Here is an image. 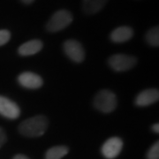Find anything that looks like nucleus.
I'll use <instances>...</instances> for the list:
<instances>
[{
  "instance_id": "obj_1",
  "label": "nucleus",
  "mask_w": 159,
  "mask_h": 159,
  "mask_svg": "<svg viewBox=\"0 0 159 159\" xmlns=\"http://www.w3.org/2000/svg\"><path fill=\"white\" fill-rule=\"evenodd\" d=\"M49 126V120L45 116L37 115L25 119L19 125L20 134L26 137H39L44 134Z\"/></svg>"
},
{
  "instance_id": "obj_2",
  "label": "nucleus",
  "mask_w": 159,
  "mask_h": 159,
  "mask_svg": "<svg viewBox=\"0 0 159 159\" xmlns=\"http://www.w3.org/2000/svg\"><path fill=\"white\" fill-rule=\"evenodd\" d=\"M93 104L95 108L102 113L112 112L117 107V97L111 91L103 89L99 91L94 98Z\"/></svg>"
},
{
  "instance_id": "obj_3",
  "label": "nucleus",
  "mask_w": 159,
  "mask_h": 159,
  "mask_svg": "<svg viewBox=\"0 0 159 159\" xmlns=\"http://www.w3.org/2000/svg\"><path fill=\"white\" fill-rule=\"evenodd\" d=\"M73 21V15L67 10L56 11L46 24L47 31L55 33L67 28Z\"/></svg>"
},
{
  "instance_id": "obj_4",
  "label": "nucleus",
  "mask_w": 159,
  "mask_h": 159,
  "mask_svg": "<svg viewBox=\"0 0 159 159\" xmlns=\"http://www.w3.org/2000/svg\"><path fill=\"white\" fill-rule=\"evenodd\" d=\"M134 57L125 54H115L109 57L108 64L111 68L116 72H125L132 69L136 65Z\"/></svg>"
},
{
  "instance_id": "obj_5",
  "label": "nucleus",
  "mask_w": 159,
  "mask_h": 159,
  "mask_svg": "<svg viewBox=\"0 0 159 159\" xmlns=\"http://www.w3.org/2000/svg\"><path fill=\"white\" fill-rule=\"evenodd\" d=\"M64 51L66 56L75 63H81L85 58V51L81 43L76 40H67L65 42Z\"/></svg>"
},
{
  "instance_id": "obj_6",
  "label": "nucleus",
  "mask_w": 159,
  "mask_h": 159,
  "mask_svg": "<svg viewBox=\"0 0 159 159\" xmlns=\"http://www.w3.org/2000/svg\"><path fill=\"white\" fill-rule=\"evenodd\" d=\"M123 148V142L119 137H111L103 143L102 146V156L107 159L117 157Z\"/></svg>"
},
{
  "instance_id": "obj_7",
  "label": "nucleus",
  "mask_w": 159,
  "mask_h": 159,
  "mask_svg": "<svg viewBox=\"0 0 159 159\" xmlns=\"http://www.w3.org/2000/svg\"><path fill=\"white\" fill-rule=\"evenodd\" d=\"M0 115L9 119H16L20 115V110L17 103L9 98L0 96Z\"/></svg>"
},
{
  "instance_id": "obj_8",
  "label": "nucleus",
  "mask_w": 159,
  "mask_h": 159,
  "mask_svg": "<svg viewBox=\"0 0 159 159\" xmlns=\"http://www.w3.org/2000/svg\"><path fill=\"white\" fill-rule=\"evenodd\" d=\"M18 81L20 85L29 89H37L43 84V80L38 74L31 72H24L19 75Z\"/></svg>"
},
{
  "instance_id": "obj_9",
  "label": "nucleus",
  "mask_w": 159,
  "mask_h": 159,
  "mask_svg": "<svg viewBox=\"0 0 159 159\" xmlns=\"http://www.w3.org/2000/svg\"><path fill=\"white\" fill-rule=\"evenodd\" d=\"M159 99V92L156 89H148L142 91L135 98V104L140 107L151 105Z\"/></svg>"
},
{
  "instance_id": "obj_10",
  "label": "nucleus",
  "mask_w": 159,
  "mask_h": 159,
  "mask_svg": "<svg viewBox=\"0 0 159 159\" xmlns=\"http://www.w3.org/2000/svg\"><path fill=\"white\" fill-rule=\"evenodd\" d=\"M43 42L41 40H30L23 43L19 48V54L21 56H32L43 49Z\"/></svg>"
},
{
  "instance_id": "obj_11",
  "label": "nucleus",
  "mask_w": 159,
  "mask_h": 159,
  "mask_svg": "<svg viewBox=\"0 0 159 159\" xmlns=\"http://www.w3.org/2000/svg\"><path fill=\"white\" fill-rule=\"evenodd\" d=\"M134 35V30L130 27L127 26H122L119 27L111 34V40L114 43H125L127 42L133 37Z\"/></svg>"
},
{
  "instance_id": "obj_12",
  "label": "nucleus",
  "mask_w": 159,
  "mask_h": 159,
  "mask_svg": "<svg viewBox=\"0 0 159 159\" xmlns=\"http://www.w3.org/2000/svg\"><path fill=\"white\" fill-rule=\"evenodd\" d=\"M107 2L108 0H83V11L87 14H95L101 11Z\"/></svg>"
},
{
  "instance_id": "obj_13",
  "label": "nucleus",
  "mask_w": 159,
  "mask_h": 159,
  "mask_svg": "<svg viewBox=\"0 0 159 159\" xmlns=\"http://www.w3.org/2000/svg\"><path fill=\"white\" fill-rule=\"evenodd\" d=\"M69 149L66 146H55L49 148L45 154V159H61L67 155Z\"/></svg>"
},
{
  "instance_id": "obj_14",
  "label": "nucleus",
  "mask_w": 159,
  "mask_h": 159,
  "mask_svg": "<svg viewBox=\"0 0 159 159\" xmlns=\"http://www.w3.org/2000/svg\"><path fill=\"white\" fill-rule=\"evenodd\" d=\"M146 41L151 46H159V29L158 27H154L149 29L146 34Z\"/></svg>"
},
{
  "instance_id": "obj_15",
  "label": "nucleus",
  "mask_w": 159,
  "mask_h": 159,
  "mask_svg": "<svg viewBox=\"0 0 159 159\" xmlns=\"http://www.w3.org/2000/svg\"><path fill=\"white\" fill-rule=\"evenodd\" d=\"M147 159H159V142H157L148 149L146 155Z\"/></svg>"
},
{
  "instance_id": "obj_16",
  "label": "nucleus",
  "mask_w": 159,
  "mask_h": 159,
  "mask_svg": "<svg viewBox=\"0 0 159 159\" xmlns=\"http://www.w3.org/2000/svg\"><path fill=\"white\" fill-rule=\"evenodd\" d=\"M11 38V33L6 30V29H2L0 30V46L5 45L9 42Z\"/></svg>"
},
{
  "instance_id": "obj_17",
  "label": "nucleus",
  "mask_w": 159,
  "mask_h": 159,
  "mask_svg": "<svg viewBox=\"0 0 159 159\" xmlns=\"http://www.w3.org/2000/svg\"><path fill=\"white\" fill-rule=\"evenodd\" d=\"M6 140H7V137H6V132L2 127H0V148L6 143Z\"/></svg>"
},
{
  "instance_id": "obj_18",
  "label": "nucleus",
  "mask_w": 159,
  "mask_h": 159,
  "mask_svg": "<svg viewBox=\"0 0 159 159\" xmlns=\"http://www.w3.org/2000/svg\"><path fill=\"white\" fill-rule=\"evenodd\" d=\"M13 159H29L28 157H26L25 155H23V154H18V155H16L14 157H13Z\"/></svg>"
},
{
  "instance_id": "obj_19",
  "label": "nucleus",
  "mask_w": 159,
  "mask_h": 159,
  "mask_svg": "<svg viewBox=\"0 0 159 159\" xmlns=\"http://www.w3.org/2000/svg\"><path fill=\"white\" fill-rule=\"evenodd\" d=\"M152 130L155 132V133H157V134H158L159 133V125L157 123V124H154L152 125Z\"/></svg>"
},
{
  "instance_id": "obj_20",
  "label": "nucleus",
  "mask_w": 159,
  "mask_h": 159,
  "mask_svg": "<svg viewBox=\"0 0 159 159\" xmlns=\"http://www.w3.org/2000/svg\"><path fill=\"white\" fill-rule=\"evenodd\" d=\"M21 1L26 5H30V4H32L34 2V0H21Z\"/></svg>"
}]
</instances>
